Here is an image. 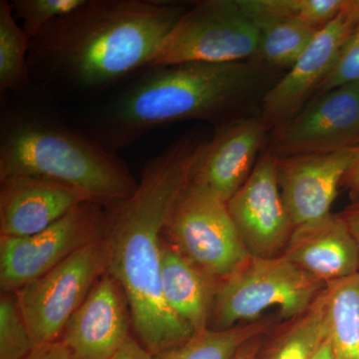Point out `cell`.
Here are the masks:
<instances>
[{
  "label": "cell",
  "mask_w": 359,
  "mask_h": 359,
  "mask_svg": "<svg viewBox=\"0 0 359 359\" xmlns=\"http://www.w3.org/2000/svg\"><path fill=\"white\" fill-rule=\"evenodd\" d=\"M108 262L103 238L15 292L34 349L59 340L73 314L107 273Z\"/></svg>",
  "instance_id": "obj_8"
},
{
  "label": "cell",
  "mask_w": 359,
  "mask_h": 359,
  "mask_svg": "<svg viewBox=\"0 0 359 359\" xmlns=\"http://www.w3.org/2000/svg\"><path fill=\"white\" fill-rule=\"evenodd\" d=\"M30 40L16 22L13 7L0 1V91L20 92L29 84Z\"/></svg>",
  "instance_id": "obj_23"
},
{
  "label": "cell",
  "mask_w": 359,
  "mask_h": 359,
  "mask_svg": "<svg viewBox=\"0 0 359 359\" xmlns=\"http://www.w3.org/2000/svg\"><path fill=\"white\" fill-rule=\"evenodd\" d=\"M313 359H332L327 337H325V341L321 344L320 348H318V351L314 354Z\"/></svg>",
  "instance_id": "obj_33"
},
{
  "label": "cell",
  "mask_w": 359,
  "mask_h": 359,
  "mask_svg": "<svg viewBox=\"0 0 359 359\" xmlns=\"http://www.w3.org/2000/svg\"><path fill=\"white\" fill-rule=\"evenodd\" d=\"M221 280L212 278L162 238L161 283L167 306L194 332L209 327Z\"/></svg>",
  "instance_id": "obj_18"
},
{
  "label": "cell",
  "mask_w": 359,
  "mask_h": 359,
  "mask_svg": "<svg viewBox=\"0 0 359 359\" xmlns=\"http://www.w3.org/2000/svg\"><path fill=\"white\" fill-rule=\"evenodd\" d=\"M327 283L306 273L285 256L250 259L219 282L209 327L226 330L263 318L278 308L280 320L306 311Z\"/></svg>",
  "instance_id": "obj_5"
},
{
  "label": "cell",
  "mask_w": 359,
  "mask_h": 359,
  "mask_svg": "<svg viewBox=\"0 0 359 359\" xmlns=\"http://www.w3.org/2000/svg\"><path fill=\"white\" fill-rule=\"evenodd\" d=\"M189 6L86 0L30 41V72L59 88L98 93L150 68Z\"/></svg>",
  "instance_id": "obj_2"
},
{
  "label": "cell",
  "mask_w": 359,
  "mask_h": 359,
  "mask_svg": "<svg viewBox=\"0 0 359 359\" xmlns=\"http://www.w3.org/2000/svg\"><path fill=\"white\" fill-rule=\"evenodd\" d=\"M163 238L216 280L233 275L250 259L226 203L192 179L176 200Z\"/></svg>",
  "instance_id": "obj_6"
},
{
  "label": "cell",
  "mask_w": 359,
  "mask_h": 359,
  "mask_svg": "<svg viewBox=\"0 0 359 359\" xmlns=\"http://www.w3.org/2000/svg\"><path fill=\"white\" fill-rule=\"evenodd\" d=\"M34 351L16 292L0 299V359H27Z\"/></svg>",
  "instance_id": "obj_24"
},
{
  "label": "cell",
  "mask_w": 359,
  "mask_h": 359,
  "mask_svg": "<svg viewBox=\"0 0 359 359\" xmlns=\"http://www.w3.org/2000/svg\"><path fill=\"white\" fill-rule=\"evenodd\" d=\"M238 2L259 30V50L255 60L269 68L290 70L320 32V27L294 18L259 11L250 0Z\"/></svg>",
  "instance_id": "obj_20"
},
{
  "label": "cell",
  "mask_w": 359,
  "mask_h": 359,
  "mask_svg": "<svg viewBox=\"0 0 359 359\" xmlns=\"http://www.w3.org/2000/svg\"><path fill=\"white\" fill-rule=\"evenodd\" d=\"M327 289V287H325ZM327 337L325 290L306 311L275 323L262 337L255 359H313Z\"/></svg>",
  "instance_id": "obj_19"
},
{
  "label": "cell",
  "mask_w": 359,
  "mask_h": 359,
  "mask_svg": "<svg viewBox=\"0 0 359 359\" xmlns=\"http://www.w3.org/2000/svg\"><path fill=\"white\" fill-rule=\"evenodd\" d=\"M353 84L359 85V26L344 44L337 62L318 87L316 95L337 87Z\"/></svg>",
  "instance_id": "obj_27"
},
{
  "label": "cell",
  "mask_w": 359,
  "mask_h": 359,
  "mask_svg": "<svg viewBox=\"0 0 359 359\" xmlns=\"http://www.w3.org/2000/svg\"><path fill=\"white\" fill-rule=\"evenodd\" d=\"M15 176L60 182L109 208L128 199L138 186L125 161L88 135L20 109L4 113L0 125V180Z\"/></svg>",
  "instance_id": "obj_4"
},
{
  "label": "cell",
  "mask_w": 359,
  "mask_h": 359,
  "mask_svg": "<svg viewBox=\"0 0 359 359\" xmlns=\"http://www.w3.org/2000/svg\"><path fill=\"white\" fill-rule=\"evenodd\" d=\"M264 334L259 335V337L249 340L247 344L241 347L235 359H255L257 349H259V344H261L262 337Z\"/></svg>",
  "instance_id": "obj_32"
},
{
  "label": "cell",
  "mask_w": 359,
  "mask_h": 359,
  "mask_svg": "<svg viewBox=\"0 0 359 359\" xmlns=\"http://www.w3.org/2000/svg\"><path fill=\"white\" fill-rule=\"evenodd\" d=\"M358 26L359 0H346L339 15L320 28L294 65L266 90L259 115L271 129L289 121L316 95Z\"/></svg>",
  "instance_id": "obj_11"
},
{
  "label": "cell",
  "mask_w": 359,
  "mask_h": 359,
  "mask_svg": "<svg viewBox=\"0 0 359 359\" xmlns=\"http://www.w3.org/2000/svg\"><path fill=\"white\" fill-rule=\"evenodd\" d=\"M259 11L323 27L346 6V0H250Z\"/></svg>",
  "instance_id": "obj_25"
},
{
  "label": "cell",
  "mask_w": 359,
  "mask_h": 359,
  "mask_svg": "<svg viewBox=\"0 0 359 359\" xmlns=\"http://www.w3.org/2000/svg\"><path fill=\"white\" fill-rule=\"evenodd\" d=\"M110 359H161V358L151 353L138 340L130 335L120 347L119 351Z\"/></svg>",
  "instance_id": "obj_28"
},
{
  "label": "cell",
  "mask_w": 359,
  "mask_h": 359,
  "mask_svg": "<svg viewBox=\"0 0 359 359\" xmlns=\"http://www.w3.org/2000/svg\"><path fill=\"white\" fill-rule=\"evenodd\" d=\"M0 233L27 237L50 226L77 205L93 202L86 194L42 177L0 180Z\"/></svg>",
  "instance_id": "obj_16"
},
{
  "label": "cell",
  "mask_w": 359,
  "mask_h": 359,
  "mask_svg": "<svg viewBox=\"0 0 359 359\" xmlns=\"http://www.w3.org/2000/svg\"><path fill=\"white\" fill-rule=\"evenodd\" d=\"M359 144V85L316 94L289 121L273 129L269 150L276 157L323 154Z\"/></svg>",
  "instance_id": "obj_10"
},
{
  "label": "cell",
  "mask_w": 359,
  "mask_h": 359,
  "mask_svg": "<svg viewBox=\"0 0 359 359\" xmlns=\"http://www.w3.org/2000/svg\"><path fill=\"white\" fill-rule=\"evenodd\" d=\"M276 159L269 148L262 153L249 179L226 202L250 257L283 256L294 230L278 186Z\"/></svg>",
  "instance_id": "obj_12"
},
{
  "label": "cell",
  "mask_w": 359,
  "mask_h": 359,
  "mask_svg": "<svg viewBox=\"0 0 359 359\" xmlns=\"http://www.w3.org/2000/svg\"><path fill=\"white\" fill-rule=\"evenodd\" d=\"M280 320H282L276 313L226 330L207 327L194 332L183 344L159 356L161 359H235L241 347L249 340L266 334Z\"/></svg>",
  "instance_id": "obj_22"
},
{
  "label": "cell",
  "mask_w": 359,
  "mask_h": 359,
  "mask_svg": "<svg viewBox=\"0 0 359 359\" xmlns=\"http://www.w3.org/2000/svg\"><path fill=\"white\" fill-rule=\"evenodd\" d=\"M27 359H71L69 351L62 340L36 347Z\"/></svg>",
  "instance_id": "obj_30"
},
{
  "label": "cell",
  "mask_w": 359,
  "mask_h": 359,
  "mask_svg": "<svg viewBox=\"0 0 359 359\" xmlns=\"http://www.w3.org/2000/svg\"><path fill=\"white\" fill-rule=\"evenodd\" d=\"M86 0H13L11 2L15 18L22 21L23 32L30 41L54 21L83 6Z\"/></svg>",
  "instance_id": "obj_26"
},
{
  "label": "cell",
  "mask_w": 359,
  "mask_h": 359,
  "mask_svg": "<svg viewBox=\"0 0 359 359\" xmlns=\"http://www.w3.org/2000/svg\"><path fill=\"white\" fill-rule=\"evenodd\" d=\"M127 306L121 285L104 273L63 332L71 359L113 358L130 337Z\"/></svg>",
  "instance_id": "obj_15"
},
{
  "label": "cell",
  "mask_w": 359,
  "mask_h": 359,
  "mask_svg": "<svg viewBox=\"0 0 359 359\" xmlns=\"http://www.w3.org/2000/svg\"><path fill=\"white\" fill-rule=\"evenodd\" d=\"M341 188L348 192L351 202L359 200V144L355 147L353 162L344 176Z\"/></svg>",
  "instance_id": "obj_29"
},
{
  "label": "cell",
  "mask_w": 359,
  "mask_h": 359,
  "mask_svg": "<svg viewBox=\"0 0 359 359\" xmlns=\"http://www.w3.org/2000/svg\"><path fill=\"white\" fill-rule=\"evenodd\" d=\"M205 142L197 132L180 137L146 163L128 199L107 210V273L121 285L138 341L157 356L194 334L163 297L161 245L170 212L192 179Z\"/></svg>",
  "instance_id": "obj_1"
},
{
  "label": "cell",
  "mask_w": 359,
  "mask_h": 359,
  "mask_svg": "<svg viewBox=\"0 0 359 359\" xmlns=\"http://www.w3.org/2000/svg\"><path fill=\"white\" fill-rule=\"evenodd\" d=\"M107 210L85 202L45 230L27 237H0V287L15 292L77 250L103 240Z\"/></svg>",
  "instance_id": "obj_9"
},
{
  "label": "cell",
  "mask_w": 359,
  "mask_h": 359,
  "mask_svg": "<svg viewBox=\"0 0 359 359\" xmlns=\"http://www.w3.org/2000/svg\"><path fill=\"white\" fill-rule=\"evenodd\" d=\"M269 78L268 66L256 60L149 68L111 101L88 136L117 154L173 123L202 120L217 127L240 116Z\"/></svg>",
  "instance_id": "obj_3"
},
{
  "label": "cell",
  "mask_w": 359,
  "mask_h": 359,
  "mask_svg": "<svg viewBox=\"0 0 359 359\" xmlns=\"http://www.w3.org/2000/svg\"><path fill=\"white\" fill-rule=\"evenodd\" d=\"M269 129L259 114L237 116L215 127L194 168L193 181L228 202L252 174Z\"/></svg>",
  "instance_id": "obj_13"
},
{
  "label": "cell",
  "mask_w": 359,
  "mask_h": 359,
  "mask_svg": "<svg viewBox=\"0 0 359 359\" xmlns=\"http://www.w3.org/2000/svg\"><path fill=\"white\" fill-rule=\"evenodd\" d=\"M283 256L325 283L359 273V250L339 212L295 226Z\"/></svg>",
  "instance_id": "obj_17"
},
{
  "label": "cell",
  "mask_w": 359,
  "mask_h": 359,
  "mask_svg": "<svg viewBox=\"0 0 359 359\" xmlns=\"http://www.w3.org/2000/svg\"><path fill=\"white\" fill-rule=\"evenodd\" d=\"M351 235L353 236L359 250V200L351 202L344 211L339 212Z\"/></svg>",
  "instance_id": "obj_31"
},
{
  "label": "cell",
  "mask_w": 359,
  "mask_h": 359,
  "mask_svg": "<svg viewBox=\"0 0 359 359\" xmlns=\"http://www.w3.org/2000/svg\"><path fill=\"white\" fill-rule=\"evenodd\" d=\"M327 337L332 359H359V273L327 283Z\"/></svg>",
  "instance_id": "obj_21"
},
{
  "label": "cell",
  "mask_w": 359,
  "mask_h": 359,
  "mask_svg": "<svg viewBox=\"0 0 359 359\" xmlns=\"http://www.w3.org/2000/svg\"><path fill=\"white\" fill-rule=\"evenodd\" d=\"M354 153L355 147L323 154L276 157L278 186L294 228L332 214Z\"/></svg>",
  "instance_id": "obj_14"
},
{
  "label": "cell",
  "mask_w": 359,
  "mask_h": 359,
  "mask_svg": "<svg viewBox=\"0 0 359 359\" xmlns=\"http://www.w3.org/2000/svg\"><path fill=\"white\" fill-rule=\"evenodd\" d=\"M259 43V30L238 0H203L189 6L150 68L255 60Z\"/></svg>",
  "instance_id": "obj_7"
}]
</instances>
